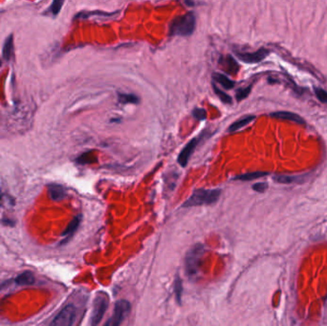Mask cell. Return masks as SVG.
Listing matches in <instances>:
<instances>
[{"mask_svg": "<svg viewBox=\"0 0 327 326\" xmlns=\"http://www.w3.org/2000/svg\"><path fill=\"white\" fill-rule=\"evenodd\" d=\"M196 18L195 14L188 13L184 16L174 18L169 25V35L188 36L195 32Z\"/></svg>", "mask_w": 327, "mask_h": 326, "instance_id": "cell-1", "label": "cell"}, {"mask_svg": "<svg viewBox=\"0 0 327 326\" xmlns=\"http://www.w3.org/2000/svg\"><path fill=\"white\" fill-rule=\"evenodd\" d=\"M221 194L220 190H196L192 196L184 203L183 207H196L202 205H212L219 199Z\"/></svg>", "mask_w": 327, "mask_h": 326, "instance_id": "cell-2", "label": "cell"}, {"mask_svg": "<svg viewBox=\"0 0 327 326\" xmlns=\"http://www.w3.org/2000/svg\"><path fill=\"white\" fill-rule=\"evenodd\" d=\"M204 247L201 244H196L192 248L186 256V271L189 275L194 276L197 273L204 256Z\"/></svg>", "mask_w": 327, "mask_h": 326, "instance_id": "cell-3", "label": "cell"}, {"mask_svg": "<svg viewBox=\"0 0 327 326\" xmlns=\"http://www.w3.org/2000/svg\"><path fill=\"white\" fill-rule=\"evenodd\" d=\"M108 307V297L105 293H99L93 303V309L91 314V325H98L106 314Z\"/></svg>", "mask_w": 327, "mask_h": 326, "instance_id": "cell-4", "label": "cell"}, {"mask_svg": "<svg viewBox=\"0 0 327 326\" xmlns=\"http://www.w3.org/2000/svg\"><path fill=\"white\" fill-rule=\"evenodd\" d=\"M130 303L125 300H118L115 303L113 314L109 320L106 323V326H118L124 322V319L130 312Z\"/></svg>", "mask_w": 327, "mask_h": 326, "instance_id": "cell-5", "label": "cell"}, {"mask_svg": "<svg viewBox=\"0 0 327 326\" xmlns=\"http://www.w3.org/2000/svg\"><path fill=\"white\" fill-rule=\"evenodd\" d=\"M78 309L73 304H68L55 317L52 321L54 326H70L73 325L77 319Z\"/></svg>", "mask_w": 327, "mask_h": 326, "instance_id": "cell-6", "label": "cell"}, {"mask_svg": "<svg viewBox=\"0 0 327 326\" xmlns=\"http://www.w3.org/2000/svg\"><path fill=\"white\" fill-rule=\"evenodd\" d=\"M269 51L264 48H261L253 53H240L237 52V56L240 61L245 63H258L265 60L267 56L269 55Z\"/></svg>", "mask_w": 327, "mask_h": 326, "instance_id": "cell-7", "label": "cell"}, {"mask_svg": "<svg viewBox=\"0 0 327 326\" xmlns=\"http://www.w3.org/2000/svg\"><path fill=\"white\" fill-rule=\"evenodd\" d=\"M197 144H198V139H197V138L193 139L192 141H190L188 143V145H186V147H185V148L183 149V150L181 151V153L179 154V156H178V163H179L183 168H184V167H186V165H188L189 160L191 158L192 154L194 153V151H195V148H196Z\"/></svg>", "mask_w": 327, "mask_h": 326, "instance_id": "cell-8", "label": "cell"}, {"mask_svg": "<svg viewBox=\"0 0 327 326\" xmlns=\"http://www.w3.org/2000/svg\"><path fill=\"white\" fill-rule=\"evenodd\" d=\"M219 64L221 65V67L224 69V71H226L227 73H229L230 75H235V74H237L239 72V63L236 62L235 59L230 55L222 57L220 61H219Z\"/></svg>", "mask_w": 327, "mask_h": 326, "instance_id": "cell-9", "label": "cell"}, {"mask_svg": "<svg viewBox=\"0 0 327 326\" xmlns=\"http://www.w3.org/2000/svg\"><path fill=\"white\" fill-rule=\"evenodd\" d=\"M48 192L51 199L54 201H62L67 197L66 190L59 184H51L48 185Z\"/></svg>", "mask_w": 327, "mask_h": 326, "instance_id": "cell-10", "label": "cell"}, {"mask_svg": "<svg viewBox=\"0 0 327 326\" xmlns=\"http://www.w3.org/2000/svg\"><path fill=\"white\" fill-rule=\"evenodd\" d=\"M271 117L275 118V119H279V120H286V121H290V122H294L297 124H304L305 121L301 118L300 115L295 114L293 112H288V111H278V112H274L271 114Z\"/></svg>", "mask_w": 327, "mask_h": 326, "instance_id": "cell-11", "label": "cell"}, {"mask_svg": "<svg viewBox=\"0 0 327 326\" xmlns=\"http://www.w3.org/2000/svg\"><path fill=\"white\" fill-rule=\"evenodd\" d=\"M15 282L20 286L33 285L35 282V274L30 271H26L24 273L18 274V276L16 277Z\"/></svg>", "mask_w": 327, "mask_h": 326, "instance_id": "cell-12", "label": "cell"}, {"mask_svg": "<svg viewBox=\"0 0 327 326\" xmlns=\"http://www.w3.org/2000/svg\"><path fill=\"white\" fill-rule=\"evenodd\" d=\"M212 79L214 81H216L217 83L221 84L222 86L225 89H231L233 88L236 82L230 80L229 78H227L225 75H222L219 73H213L212 74Z\"/></svg>", "mask_w": 327, "mask_h": 326, "instance_id": "cell-13", "label": "cell"}, {"mask_svg": "<svg viewBox=\"0 0 327 326\" xmlns=\"http://www.w3.org/2000/svg\"><path fill=\"white\" fill-rule=\"evenodd\" d=\"M80 221H81V215H77L76 217H74L70 223L68 224V226L66 227L65 230L62 232V236L66 237V238L72 237L75 234V231L80 227Z\"/></svg>", "mask_w": 327, "mask_h": 326, "instance_id": "cell-14", "label": "cell"}, {"mask_svg": "<svg viewBox=\"0 0 327 326\" xmlns=\"http://www.w3.org/2000/svg\"><path fill=\"white\" fill-rule=\"evenodd\" d=\"M14 55V37L11 35L6 38L3 46V58L6 61H10Z\"/></svg>", "mask_w": 327, "mask_h": 326, "instance_id": "cell-15", "label": "cell"}, {"mask_svg": "<svg viewBox=\"0 0 327 326\" xmlns=\"http://www.w3.org/2000/svg\"><path fill=\"white\" fill-rule=\"evenodd\" d=\"M255 119H256L255 116H247V117H244V118L240 119V120L235 122L233 124L230 125V127H229V132H235V131L239 130L240 128L246 126L250 123H252Z\"/></svg>", "mask_w": 327, "mask_h": 326, "instance_id": "cell-16", "label": "cell"}, {"mask_svg": "<svg viewBox=\"0 0 327 326\" xmlns=\"http://www.w3.org/2000/svg\"><path fill=\"white\" fill-rule=\"evenodd\" d=\"M269 173L266 172V171H256V172H250V173H245V174L239 175V176L236 177L235 179H238L240 181H252V180H255V179L266 176Z\"/></svg>", "mask_w": 327, "mask_h": 326, "instance_id": "cell-17", "label": "cell"}, {"mask_svg": "<svg viewBox=\"0 0 327 326\" xmlns=\"http://www.w3.org/2000/svg\"><path fill=\"white\" fill-rule=\"evenodd\" d=\"M119 98V102L121 104H133V105H137L139 104V98L137 97L136 95L133 94H123V93H119L118 95Z\"/></svg>", "mask_w": 327, "mask_h": 326, "instance_id": "cell-18", "label": "cell"}, {"mask_svg": "<svg viewBox=\"0 0 327 326\" xmlns=\"http://www.w3.org/2000/svg\"><path fill=\"white\" fill-rule=\"evenodd\" d=\"M212 88H213L214 93L216 94V96L220 99V101H221L222 103H224V104H226V105H230V104L232 103L231 98H230L227 93L223 92L222 90L218 88V87L216 86V84H215V83H212Z\"/></svg>", "mask_w": 327, "mask_h": 326, "instance_id": "cell-19", "label": "cell"}, {"mask_svg": "<svg viewBox=\"0 0 327 326\" xmlns=\"http://www.w3.org/2000/svg\"><path fill=\"white\" fill-rule=\"evenodd\" d=\"M274 180L278 183L283 184H290V183H295L299 182L301 180V177L287 176V175H275L274 177Z\"/></svg>", "mask_w": 327, "mask_h": 326, "instance_id": "cell-20", "label": "cell"}, {"mask_svg": "<svg viewBox=\"0 0 327 326\" xmlns=\"http://www.w3.org/2000/svg\"><path fill=\"white\" fill-rule=\"evenodd\" d=\"M96 157L93 155V152H86L82 154L79 158L77 159V162L80 164H91L96 162Z\"/></svg>", "mask_w": 327, "mask_h": 326, "instance_id": "cell-21", "label": "cell"}, {"mask_svg": "<svg viewBox=\"0 0 327 326\" xmlns=\"http://www.w3.org/2000/svg\"><path fill=\"white\" fill-rule=\"evenodd\" d=\"M174 291H175V295H176L177 302H179V304H180L181 303V298H182L183 285H182V281H181L180 276H178V275L175 277V282H174Z\"/></svg>", "mask_w": 327, "mask_h": 326, "instance_id": "cell-22", "label": "cell"}, {"mask_svg": "<svg viewBox=\"0 0 327 326\" xmlns=\"http://www.w3.org/2000/svg\"><path fill=\"white\" fill-rule=\"evenodd\" d=\"M64 4V0H53L50 8H49V11L50 13L53 15V16H57L59 15V13L61 12L62 10V6Z\"/></svg>", "mask_w": 327, "mask_h": 326, "instance_id": "cell-23", "label": "cell"}, {"mask_svg": "<svg viewBox=\"0 0 327 326\" xmlns=\"http://www.w3.org/2000/svg\"><path fill=\"white\" fill-rule=\"evenodd\" d=\"M314 92L319 102H321L323 104H327V92L324 89L320 88V87H314Z\"/></svg>", "mask_w": 327, "mask_h": 326, "instance_id": "cell-24", "label": "cell"}, {"mask_svg": "<svg viewBox=\"0 0 327 326\" xmlns=\"http://www.w3.org/2000/svg\"><path fill=\"white\" fill-rule=\"evenodd\" d=\"M251 89H252V86H248V87H245V88L239 89L237 91V94H236V97H237V100L240 102L244 99L249 96V94L251 93Z\"/></svg>", "mask_w": 327, "mask_h": 326, "instance_id": "cell-25", "label": "cell"}, {"mask_svg": "<svg viewBox=\"0 0 327 326\" xmlns=\"http://www.w3.org/2000/svg\"><path fill=\"white\" fill-rule=\"evenodd\" d=\"M193 115L195 119H197L199 121H204L207 118V112L203 108H195L193 112Z\"/></svg>", "mask_w": 327, "mask_h": 326, "instance_id": "cell-26", "label": "cell"}, {"mask_svg": "<svg viewBox=\"0 0 327 326\" xmlns=\"http://www.w3.org/2000/svg\"><path fill=\"white\" fill-rule=\"evenodd\" d=\"M267 188H268V185L266 183H257V184L253 185L254 191H256L257 193H263V192H265Z\"/></svg>", "mask_w": 327, "mask_h": 326, "instance_id": "cell-27", "label": "cell"}, {"mask_svg": "<svg viewBox=\"0 0 327 326\" xmlns=\"http://www.w3.org/2000/svg\"><path fill=\"white\" fill-rule=\"evenodd\" d=\"M0 199H1V196H0Z\"/></svg>", "mask_w": 327, "mask_h": 326, "instance_id": "cell-28", "label": "cell"}]
</instances>
